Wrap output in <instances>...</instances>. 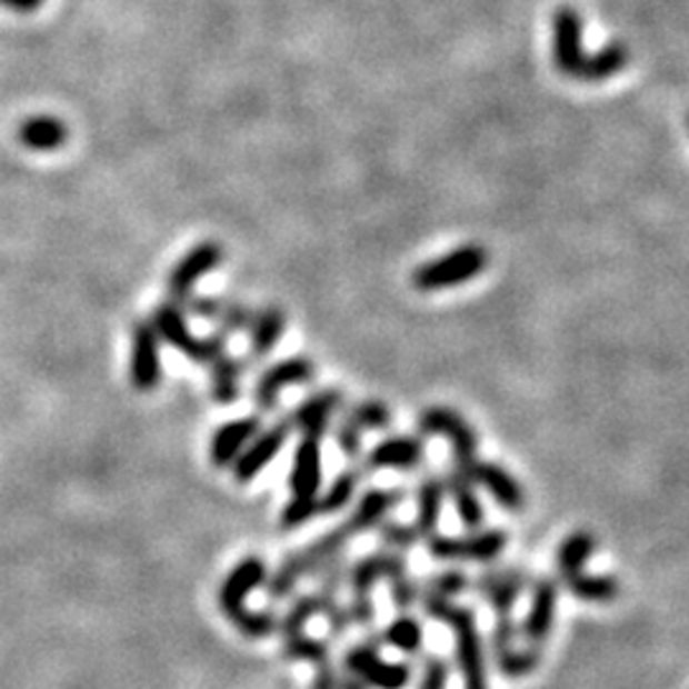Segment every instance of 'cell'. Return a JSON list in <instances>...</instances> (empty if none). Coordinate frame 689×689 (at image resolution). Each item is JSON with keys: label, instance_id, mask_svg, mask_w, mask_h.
I'll return each instance as SVG.
<instances>
[{"label": "cell", "instance_id": "1", "mask_svg": "<svg viewBox=\"0 0 689 689\" xmlns=\"http://www.w3.org/2000/svg\"><path fill=\"white\" fill-rule=\"evenodd\" d=\"M425 613L450 626L455 633V661L462 675L465 689H488V667H486V646H482L476 613L470 608L458 606L455 600L445 598H421Z\"/></svg>", "mask_w": 689, "mask_h": 689}, {"label": "cell", "instance_id": "2", "mask_svg": "<svg viewBox=\"0 0 689 689\" xmlns=\"http://www.w3.org/2000/svg\"><path fill=\"white\" fill-rule=\"evenodd\" d=\"M149 322L153 324V330H157L161 342H167L169 348L182 352V356L194 360V363L210 366L212 360H218L222 352H226L228 344L226 334L214 332L210 338H197V334L189 332L184 309L174 304V301H163V304L153 309Z\"/></svg>", "mask_w": 689, "mask_h": 689}, {"label": "cell", "instance_id": "3", "mask_svg": "<svg viewBox=\"0 0 689 689\" xmlns=\"http://www.w3.org/2000/svg\"><path fill=\"white\" fill-rule=\"evenodd\" d=\"M488 269V251L478 243H468L450 251L447 256H439L435 261L421 263L417 271L411 273L413 289L419 291H445L460 283H468Z\"/></svg>", "mask_w": 689, "mask_h": 689}, {"label": "cell", "instance_id": "4", "mask_svg": "<svg viewBox=\"0 0 689 689\" xmlns=\"http://www.w3.org/2000/svg\"><path fill=\"white\" fill-rule=\"evenodd\" d=\"M419 432L421 437H445L452 447V462L460 468H470L476 462L478 435L468 425L462 413L450 407H429L419 413Z\"/></svg>", "mask_w": 689, "mask_h": 689}, {"label": "cell", "instance_id": "5", "mask_svg": "<svg viewBox=\"0 0 689 689\" xmlns=\"http://www.w3.org/2000/svg\"><path fill=\"white\" fill-rule=\"evenodd\" d=\"M508 545L506 529H486L468 537H429V555L442 562H493Z\"/></svg>", "mask_w": 689, "mask_h": 689}, {"label": "cell", "instance_id": "6", "mask_svg": "<svg viewBox=\"0 0 689 689\" xmlns=\"http://www.w3.org/2000/svg\"><path fill=\"white\" fill-rule=\"evenodd\" d=\"M344 669L358 682L376 689H403L411 682V667L399 665V661H386L378 653L376 643L350 646L348 653H344Z\"/></svg>", "mask_w": 689, "mask_h": 689}, {"label": "cell", "instance_id": "7", "mask_svg": "<svg viewBox=\"0 0 689 689\" xmlns=\"http://www.w3.org/2000/svg\"><path fill=\"white\" fill-rule=\"evenodd\" d=\"M266 577H269V567H266L261 557L251 555L240 559V562L228 572L226 580H222L218 592V606L232 626H238L240 620L246 618L248 613L246 600L256 588H261Z\"/></svg>", "mask_w": 689, "mask_h": 689}, {"label": "cell", "instance_id": "8", "mask_svg": "<svg viewBox=\"0 0 689 689\" xmlns=\"http://www.w3.org/2000/svg\"><path fill=\"white\" fill-rule=\"evenodd\" d=\"M317 368L309 358L294 356V358H283L276 366H269L258 376L256 389H253V401L261 413H271L279 407L281 393L289 389V386H301L309 383L314 378Z\"/></svg>", "mask_w": 689, "mask_h": 689}, {"label": "cell", "instance_id": "9", "mask_svg": "<svg viewBox=\"0 0 689 689\" xmlns=\"http://www.w3.org/2000/svg\"><path fill=\"white\" fill-rule=\"evenodd\" d=\"M386 555L389 551H373L358 559L356 565L348 567V580L350 585V606L348 613L350 620L358 626H370L376 618V602H373V588L378 580H383L386 572Z\"/></svg>", "mask_w": 689, "mask_h": 689}, {"label": "cell", "instance_id": "10", "mask_svg": "<svg viewBox=\"0 0 689 689\" xmlns=\"http://www.w3.org/2000/svg\"><path fill=\"white\" fill-rule=\"evenodd\" d=\"M585 57L588 54H585L582 47V16L572 6L557 8L555 16H551V59H555V67L577 80Z\"/></svg>", "mask_w": 689, "mask_h": 689}, {"label": "cell", "instance_id": "11", "mask_svg": "<svg viewBox=\"0 0 689 689\" xmlns=\"http://www.w3.org/2000/svg\"><path fill=\"white\" fill-rule=\"evenodd\" d=\"M131 386L141 393H151L161 383V340L149 320L136 322L131 330Z\"/></svg>", "mask_w": 689, "mask_h": 689}, {"label": "cell", "instance_id": "12", "mask_svg": "<svg viewBox=\"0 0 689 689\" xmlns=\"http://www.w3.org/2000/svg\"><path fill=\"white\" fill-rule=\"evenodd\" d=\"M220 263H222L220 243H210V240H207V243L194 246L192 251L182 256V261H179L169 273V279H167L169 301H174V304L182 307L184 301L192 297L197 281L218 269Z\"/></svg>", "mask_w": 689, "mask_h": 689}, {"label": "cell", "instance_id": "13", "mask_svg": "<svg viewBox=\"0 0 689 689\" xmlns=\"http://www.w3.org/2000/svg\"><path fill=\"white\" fill-rule=\"evenodd\" d=\"M289 435H291V427L287 419L261 429V432L248 442L246 450L238 455V460L230 465L232 478H236L238 482H243V486L246 482H253L266 468H269V462L276 458V455L283 450Z\"/></svg>", "mask_w": 689, "mask_h": 689}, {"label": "cell", "instance_id": "14", "mask_svg": "<svg viewBox=\"0 0 689 689\" xmlns=\"http://www.w3.org/2000/svg\"><path fill=\"white\" fill-rule=\"evenodd\" d=\"M348 567H350L348 557L340 555L338 559H332L330 565L322 567V570L314 575L317 590L312 592V596L317 600V610H320V616L327 620L332 636H342L352 623L348 606H342L340 602V588H342L344 577H348Z\"/></svg>", "mask_w": 689, "mask_h": 689}, {"label": "cell", "instance_id": "15", "mask_svg": "<svg viewBox=\"0 0 689 689\" xmlns=\"http://www.w3.org/2000/svg\"><path fill=\"white\" fill-rule=\"evenodd\" d=\"M531 585L529 572L523 567H493V570L478 575L476 590L488 600L496 616H511L521 592Z\"/></svg>", "mask_w": 689, "mask_h": 689}, {"label": "cell", "instance_id": "16", "mask_svg": "<svg viewBox=\"0 0 689 689\" xmlns=\"http://www.w3.org/2000/svg\"><path fill=\"white\" fill-rule=\"evenodd\" d=\"M342 409V391L340 389H322L307 396L299 407L289 413L287 421L291 432L301 437H324L332 425V417Z\"/></svg>", "mask_w": 689, "mask_h": 689}, {"label": "cell", "instance_id": "17", "mask_svg": "<svg viewBox=\"0 0 689 689\" xmlns=\"http://www.w3.org/2000/svg\"><path fill=\"white\" fill-rule=\"evenodd\" d=\"M557 598L559 588L551 577H541V580L533 582L531 588V602H529V613L523 618V626L519 628L523 641L533 649H541L547 643L551 626H555V613H557Z\"/></svg>", "mask_w": 689, "mask_h": 689}, {"label": "cell", "instance_id": "18", "mask_svg": "<svg viewBox=\"0 0 689 689\" xmlns=\"http://www.w3.org/2000/svg\"><path fill=\"white\" fill-rule=\"evenodd\" d=\"M465 470H468L470 480L476 482V486L486 488L488 496L493 498L498 506H503L506 511H511V513L523 511V506H527V493H523L521 482L516 480L511 472L503 468V465L476 460L470 468H465Z\"/></svg>", "mask_w": 689, "mask_h": 689}, {"label": "cell", "instance_id": "19", "mask_svg": "<svg viewBox=\"0 0 689 689\" xmlns=\"http://www.w3.org/2000/svg\"><path fill=\"white\" fill-rule=\"evenodd\" d=\"M289 490L294 498H312L322 490V439L301 437L291 460Z\"/></svg>", "mask_w": 689, "mask_h": 689}, {"label": "cell", "instance_id": "20", "mask_svg": "<svg viewBox=\"0 0 689 689\" xmlns=\"http://www.w3.org/2000/svg\"><path fill=\"white\" fill-rule=\"evenodd\" d=\"M427 445L421 437H386L366 455V470H413L425 462Z\"/></svg>", "mask_w": 689, "mask_h": 689}, {"label": "cell", "instance_id": "21", "mask_svg": "<svg viewBox=\"0 0 689 689\" xmlns=\"http://www.w3.org/2000/svg\"><path fill=\"white\" fill-rule=\"evenodd\" d=\"M261 417H240L226 421L210 439V462L212 468H230L248 442L261 432Z\"/></svg>", "mask_w": 689, "mask_h": 689}, {"label": "cell", "instance_id": "22", "mask_svg": "<svg viewBox=\"0 0 689 689\" xmlns=\"http://www.w3.org/2000/svg\"><path fill=\"white\" fill-rule=\"evenodd\" d=\"M401 501H403L401 488H370L358 498V503H356V508H352L350 519L344 523H348L352 537H358V533H366L370 529H378V523L386 521L389 511H393V506L401 503Z\"/></svg>", "mask_w": 689, "mask_h": 689}, {"label": "cell", "instance_id": "23", "mask_svg": "<svg viewBox=\"0 0 689 689\" xmlns=\"http://www.w3.org/2000/svg\"><path fill=\"white\" fill-rule=\"evenodd\" d=\"M287 332V312L279 304H269L253 312L251 327H248V350L253 360H263L271 356L276 344L281 342Z\"/></svg>", "mask_w": 689, "mask_h": 689}, {"label": "cell", "instance_id": "24", "mask_svg": "<svg viewBox=\"0 0 689 689\" xmlns=\"http://www.w3.org/2000/svg\"><path fill=\"white\" fill-rule=\"evenodd\" d=\"M445 490L447 496L452 498L455 511H458L465 527L480 529L482 521H486V511H482V503L476 493V482L470 480L468 470L452 462V468L445 478Z\"/></svg>", "mask_w": 689, "mask_h": 689}, {"label": "cell", "instance_id": "25", "mask_svg": "<svg viewBox=\"0 0 689 689\" xmlns=\"http://www.w3.org/2000/svg\"><path fill=\"white\" fill-rule=\"evenodd\" d=\"M350 539H352V531L348 529V523H340V527H334L327 533H322L320 539H314L312 545H307L304 549H297L299 562H301V567H304V575L314 577L317 572L322 570V567L330 565L332 559H338L340 555H344V549H348Z\"/></svg>", "mask_w": 689, "mask_h": 689}, {"label": "cell", "instance_id": "26", "mask_svg": "<svg viewBox=\"0 0 689 689\" xmlns=\"http://www.w3.org/2000/svg\"><path fill=\"white\" fill-rule=\"evenodd\" d=\"M445 480H439L437 476H427L419 482L417 488V521H413V529L419 531V537H432L437 533L439 519H442V508H445Z\"/></svg>", "mask_w": 689, "mask_h": 689}, {"label": "cell", "instance_id": "27", "mask_svg": "<svg viewBox=\"0 0 689 689\" xmlns=\"http://www.w3.org/2000/svg\"><path fill=\"white\" fill-rule=\"evenodd\" d=\"M246 373V360L232 358L228 352H222L218 360L210 363V396L212 401L222 403H236L240 399V381Z\"/></svg>", "mask_w": 689, "mask_h": 689}, {"label": "cell", "instance_id": "28", "mask_svg": "<svg viewBox=\"0 0 689 689\" xmlns=\"http://www.w3.org/2000/svg\"><path fill=\"white\" fill-rule=\"evenodd\" d=\"M628 59H631V54H628V47L623 41H610L608 47H602L596 54L585 57L580 72H577V80L592 84L606 82L610 77H616L620 69H626Z\"/></svg>", "mask_w": 689, "mask_h": 689}, {"label": "cell", "instance_id": "29", "mask_svg": "<svg viewBox=\"0 0 689 689\" xmlns=\"http://www.w3.org/2000/svg\"><path fill=\"white\" fill-rule=\"evenodd\" d=\"M596 549H598V539L592 537L590 531H585V529L572 531L570 537L557 547V557H555L557 575L562 577V580H567V577L582 572L585 565L590 562V557L596 555Z\"/></svg>", "mask_w": 689, "mask_h": 689}, {"label": "cell", "instance_id": "30", "mask_svg": "<svg viewBox=\"0 0 689 689\" xmlns=\"http://www.w3.org/2000/svg\"><path fill=\"white\" fill-rule=\"evenodd\" d=\"M21 143L31 151H54L67 141V126L59 118L37 116L29 118L19 131Z\"/></svg>", "mask_w": 689, "mask_h": 689}, {"label": "cell", "instance_id": "31", "mask_svg": "<svg viewBox=\"0 0 689 689\" xmlns=\"http://www.w3.org/2000/svg\"><path fill=\"white\" fill-rule=\"evenodd\" d=\"M389 555H386V572H383V580L389 582V590H391V600L393 606L403 610H407L417 602L419 592H417V585L411 582L409 577V567H407V559H403L401 551H391L386 549Z\"/></svg>", "mask_w": 689, "mask_h": 689}, {"label": "cell", "instance_id": "32", "mask_svg": "<svg viewBox=\"0 0 689 689\" xmlns=\"http://www.w3.org/2000/svg\"><path fill=\"white\" fill-rule=\"evenodd\" d=\"M567 590L572 592V598L582 602H613L620 592V585L616 577L610 575H590V572H577L567 577Z\"/></svg>", "mask_w": 689, "mask_h": 689}, {"label": "cell", "instance_id": "33", "mask_svg": "<svg viewBox=\"0 0 689 689\" xmlns=\"http://www.w3.org/2000/svg\"><path fill=\"white\" fill-rule=\"evenodd\" d=\"M304 567L299 562L297 549L289 551L287 557L281 559V565L276 567V572L266 577V592H269L271 600H287L291 592H297L299 582L304 580Z\"/></svg>", "mask_w": 689, "mask_h": 689}, {"label": "cell", "instance_id": "34", "mask_svg": "<svg viewBox=\"0 0 689 689\" xmlns=\"http://www.w3.org/2000/svg\"><path fill=\"white\" fill-rule=\"evenodd\" d=\"M381 641L403 653H419L421 646H425V628H421L417 618L403 613L386 626V631L381 633Z\"/></svg>", "mask_w": 689, "mask_h": 689}, {"label": "cell", "instance_id": "35", "mask_svg": "<svg viewBox=\"0 0 689 689\" xmlns=\"http://www.w3.org/2000/svg\"><path fill=\"white\" fill-rule=\"evenodd\" d=\"M358 482L360 476L356 470L340 472V476L330 482V488L320 490V496H317V501H320V516L340 513L342 508L352 501V496H356Z\"/></svg>", "mask_w": 689, "mask_h": 689}, {"label": "cell", "instance_id": "36", "mask_svg": "<svg viewBox=\"0 0 689 689\" xmlns=\"http://www.w3.org/2000/svg\"><path fill=\"white\" fill-rule=\"evenodd\" d=\"M496 667L501 669V675L508 679H519V677H529L531 671H537V667L541 665V653L533 646H527V649H519V646H508V649H501L493 653Z\"/></svg>", "mask_w": 689, "mask_h": 689}, {"label": "cell", "instance_id": "37", "mask_svg": "<svg viewBox=\"0 0 689 689\" xmlns=\"http://www.w3.org/2000/svg\"><path fill=\"white\" fill-rule=\"evenodd\" d=\"M281 651L289 661H307V665H314V667L330 661V643L322 639H314V636H307V633L283 639Z\"/></svg>", "mask_w": 689, "mask_h": 689}, {"label": "cell", "instance_id": "38", "mask_svg": "<svg viewBox=\"0 0 689 689\" xmlns=\"http://www.w3.org/2000/svg\"><path fill=\"white\" fill-rule=\"evenodd\" d=\"M314 616H320V610H317V600L312 592H309V596H297L291 600V606L287 613H283V618H279V628H276V631L281 633V639H291V636L304 633L307 623Z\"/></svg>", "mask_w": 689, "mask_h": 689}, {"label": "cell", "instance_id": "39", "mask_svg": "<svg viewBox=\"0 0 689 689\" xmlns=\"http://www.w3.org/2000/svg\"><path fill=\"white\" fill-rule=\"evenodd\" d=\"M468 588H470L468 575L460 572V570H447V572H439L435 577H429V580L421 585V588H417V592H419V600L421 598L455 600L458 596H462V592Z\"/></svg>", "mask_w": 689, "mask_h": 689}, {"label": "cell", "instance_id": "40", "mask_svg": "<svg viewBox=\"0 0 689 689\" xmlns=\"http://www.w3.org/2000/svg\"><path fill=\"white\" fill-rule=\"evenodd\" d=\"M344 417L356 421V425L363 429V432H378V429H389L391 421H393L389 403L376 401V399L360 401V403H356V407L344 409Z\"/></svg>", "mask_w": 689, "mask_h": 689}, {"label": "cell", "instance_id": "41", "mask_svg": "<svg viewBox=\"0 0 689 689\" xmlns=\"http://www.w3.org/2000/svg\"><path fill=\"white\" fill-rule=\"evenodd\" d=\"M320 516V501H317V496L312 498H289V503L283 506V511L279 516V523L281 529H297V527H304L307 521H312Z\"/></svg>", "mask_w": 689, "mask_h": 689}, {"label": "cell", "instance_id": "42", "mask_svg": "<svg viewBox=\"0 0 689 689\" xmlns=\"http://www.w3.org/2000/svg\"><path fill=\"white\" fill-rule=\"evenodd\" d=\"M253 320V309L243 304V301H222L218 322H220V332L230 338V334H240L248 332Z\"/></svg>", "mask_w": 689, "mask_h": 689}, {"label": "cell", "instance_id": "43", "mask_svg": "<svg viewBox=\"0 0 689 689\" xmlns=\"http://www.w3.org/2000/svg\"><path fill=\"white\" fill-rule=\"evenodd\" d=\"M378 537H381L383 547L391 549V551H407L409 547H413L421 539L417 529L407 527V523H396V521L378 523Z\"/></svg>", "mask_w": 689, "mask_h": 689}, {"label": "cell", "instance_id": "44", "mask_svg": "<svg viewBox=\"0 0 689 689\" xmlns=\"http://www.w3.org/2000/svg\"><path fill=\"white\" fill-rule=\"evenodd\" d=\"M276 628H279V618L269 610H248L246 618L238 623V631L251 641L269 639L271 633H276Z\"/></svg>", "mask_w": 689, "mask_h": 689}, {"label": "cell", "instance_id": "45", "mask_svg": "<svg viewBox=\"0 0 689 689\" xmlns=\"http://www.w3.org/2000/svg\"><path fill=\"white\" fill-rule=\"evenodd\" d=\"M363 429H360L356 421L348 419L342 413V419L338 421V427H334V442H338V447L342 450V455L348 460H358L360 452H363Z\"/></svg>", "mask_w": 689, "mask_h": 689}, {"label": "cell", "instance_id": "46", "mask_svg": "<svg viewBox=\"0 0 689 689\" xmlns=\"http://www.w3.org/2000/svg\"><path fill=\"white\" fill-rule=\"evenodd\" d=\"M516 639H519V626H516L513 613L511 616H496V626H493V636H490V649L501 651L508 649V646H516Z\"/></svg>", "mask_w": 689, "mask_h": 689}, {"label": "cell", "instance_id": "47", "mask_svg": "<svg viewBox=\"0 0 689 689\" xmlns=\"http://www.w3.org/2000/svg\"><path fill=\"white\" fill-rule=\"evenodd\" d=\"M447 682H450V665L439 657H429L419 689H447Z\"/></svg>", "mask_w": 689, "mask_h": 689}, {"label": "cell", "instance_id": "48", "mask_svg": "<svg viewBox=\"0 0 689 689\" xmlns=\"http://www.w3.org/2000/svg\"><path fill=\"white\" fill-rule=\"evenodd\" d=\"M220 307H222V301L212 299V297H189L182 304V309H187L189 314L200 317V320H218Z\"/></svg>", "mask_w": 689, "mask_h": 689}, {"label": "cell", "instance_id": "49", "mask_svg": "<svg viewBox=\"0 0 689 689\" xmlns=\"http://www.w3.org/2000/svg\"><path fill=\"white\" fill-rule=\"evenodd\" d=\"M338 669L332 667V661H324V665L317 667V675L312 679V689H338L340 687Z\"/></svg>", "mask_w": 689, "mask_h": 689}, {"label": "cell", "instance_id": "50", "mask_svg": "<svg viewBox=\"0 0 689 689\" xmlns=\"http://www.w3.org/2000/svg\"><path fill=\"white\" fill-rule=\"evenodd\" d=\"M44 0H0V6L11 8V11H19V13H26V11H33V8H39Z\"/></svg>", "mask_w": 689, "mask_h": 689}, {"label": "cell", "instance_id": "51", "mask_svg": "<svg viewBox=\"0 0 689 689\" xmlns=\"http://www.w3.org/2000/svg\"><path fill=\"white\" fill-rule=\"evenodd\" d=\"M338 689H366V685L363 682H358L356 677H340V687Z\"/></svg>", "mask_w": 689, "mask_h": 689}]
</instances>
